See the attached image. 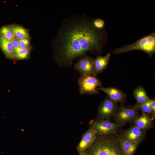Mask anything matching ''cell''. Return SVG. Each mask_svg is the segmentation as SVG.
<instances>
[{
  "label": "cell",
  "mask_w": 155,
  "mask_h": 155,
  "mask_svg": "<svg viewBox=\"0 0 155 155\" xmlns=\"http://www.w3.org/2000/svg\"><path fill=\"white\" fill-rule=\"evenodd\" d=\"M105 40L102 31L86 15H71L62 21L52 41L54 59L61 67H71L88 52H101Z\"/></svg>",
  "instance_id": "cell-1"
},
{
  "label": "cell",
  "mask_w": 155,
  "mask_h": 155,
  "mask_svg": "<svg viewBox=\"0 0 155 155\" xmlns=\"http://www.w3.org/2000/svg\"><path fill=\"white\" fill-rule=\"evenodd\" d=\"M95 139L90 147V155H124L117 133L104 135Z\"/></svg>",
  "instance_id": "cell-2"
},
{
  "label": "cell",
  "mask_w": 155,
  "mask_h": 155,
  "mask_svg": "<svg viewBox=\"0 0 155 155\" xmlns=\"http://www.w3.org/2000/svg\"><path fill=\"white\" fill-rule=\"evenodd\" d=\"M135 50L143 51L149 55L154 54L155 51V32L142 38L132 44L115 49L112 53L116 55Z\"/></svg>",
  "instance_id": "cell-3"
},
{
  "label": "cell",
  "mask_w": 155,
  "mask_h": 155,
  "mask_svg": "<svg viewBox=\"0 0 155 155\" xmlns=\"http://www.w3.org/2000/svg\"><path fill=\"white\" fill-rule=\"evenodd\" d=\"M78 84L80 93L82 94H97L99 89L102 87L100 81L96 75H81Z\"/></svg>",
  "instance_id": "cell-4"
},
{
  "label": "cell",
  "mask_w": 155,
  "mask_h": 155,
  "mask_svg": "<svg viewBox=\"0 0 155 155\" xmlns=\"http://www.w3.org/2000/svg\"><path fill=\"white\" fill-rule=\"evenodd\" d=\"M139 111L135 104L121 106L113 116L115 123L120 126L133 121L139 116Z\"/></svg>",
  "instance_id": "cell-5"
},
{
  "label": "cell",
  "mask_w": 155,
  "mask_h": 155,
  "mask_svg": "<svg viewBox=\"0 0 155 155\" xmlns=\"http://www.w3.org/2000/svg\"><path fill=\"white\" fill-rule=\"evenodd\" d=\"M119 108L116 102L107 97L99 107L98 117L101 121L106 119L109 121Z\"/></svg>",
  "instance_id": "cell-6"
},
{
  "label": "cell",
  "mask_w": 155,
  "mask_h": 155,
  "mask_svg": "<svg viewBox=\"0 0 155 155\" xmlns=\"http://www.w3.org/2000/svg\"><path fill=\"white\" fill-rule=\"evenodd\" d=\"M94 59L86 56L81 57L74 64V68L81 75H96Z\"/></svg>",
  "instance_id": "cell-7"
},
{
  "label": "cell",
  "mask_w": 155,
  "mask_h": 155,
  "mask_svg": "<svg viewBox=\"0 0 155 155\" xmlns=\"http://www.w3.org/2000/svg\"><path fill=\"white\" fill-rule=\"evenodd\" d=\"M145 135V131L134 124L129 129L123 131L119 137L125 140L139 143L144 139Z\"/></svg>",
  "instance_id": "cell-8"
},
{
  "label": "cell",
  "mask_w": 155,
  "mask_h": 155,
  "mask_svg": "<svg viewBox=\"0 0 155 155\" xmlns=\"http://www.w3.org/2000/svg\"><path fill=\"white\" fill-rule=\"evenodd\" d=\"M119 127L115 123L104 120L95 123L92 128L96 133L107 135L117 133Z\"/></svg>",
  "instance_id": "cell-9"
},
{
  "label": "cell",
  "mask_w": 155,
  "mask_h": 155,
  "mask_svg": "<svg viewBox=\"0 0 155 155\" xmlns=\"http://www.w3.org/2000/svg\"><path fill=\"white\" fill-rule=\"evenodd\" d=\"M96 138V133L92 128L89 129L83 135L78 147L79 152L90 147Z\"/></svg>",
  "instance_id": "cell-10"
},
{
  "label": "cell",
  "mask_w": 155,
  "mask_h": 155,
  "mask_svg": "<svg viewBox=\"0 0 155 155\" xmlns=\"http://www.w3.org/2000/svg\"><path fill=\"white\" fill-rule=\"evenodd\" d=\"M106 93L111 99L117 102L123 103L125 101L126 94L121 90L114 87L104 88L99 89Z\"/></svg>",
  "instance_id": "cell-11"
},
{
  "label": "cell",
  "mask_w": 155,
  "mask_h": 155,
  "mask_svg": "<svg viewBox=\"0 0 155 155\" xmlns=\"http://www.w3.org/2000/svg\"><path fill=\"white\" fill-rule=\"evenodd\" d=\"M153 119L149 114L142 112L141 115L136 118L133 121L134 124L137 127L145 131L153 127Z\"/></svg>",
  "instance_id": "cell-12"
},
{
  "label": "cell",
  "mask_w": 155,
  "mask_h": 155,
  "mask_svg": "<svg viewBox=\"0 0 155 155\" xmlns=\"http://www.w3.org/2000/svg\"><path fill=\"white\" fill-rule=\"evenodd\" d=\"M0 49L6 58L16 59V55L11 40L0 35Z\"/></svg>",
  "instance_id": "cell-13"
},
{
  "label": "cell",
  "mask_w": 155,
  "mask_h": 155,
  "mask_svg": "<svg viewBox=\"0 0 155 155\" xmlns=\"http://www.w3.org/2000/svg\"><path fill=\"white\" fill-rule=\"evenodd\" d=\"M108 53L104 56H98L94 59V64L96 74L102 72L106 68L110 58Z\"/></svg>",
  "instance_id": "cell-14"
},
{
  "label": "cell",
  "mask_w": 155,
  "mask_h": 155,
  "mask_svg": "<svg viewBox=\"0 0 155 155\" xmlns=\"http://www.w3.org/2000/svg\"><path fill=\"white\" fill-rule=\"evenodd\" d=\"M119 136L121 147L124 155H133L139 143L125 140Z\"/></svg>",
  "instance_id": "cell-15"
},
{
  "label": "cell",
  "mask_w": 155,
  "mask_h": 155,
  "mask_svg": "<svg viewBox=\"0 0 155 155\" xmlns=\"http://www.w3.org/2000/svg\"><path fill=\"white\" fill-rule=\"evenodd\" d=\"M10 26L15 38L18 40L30 38L28 31L23 27L17 24H13Z\"/></svg>",
  "instance_id": "cell-16"
},
{
  "label": "cell",
  "mask_w": 155,
  "mask_h": 155,
  "mask_svg": "<svg viewBox=\"0 0 155 155\" xmlns=\"http://www.w3.org/2000/svg\"><path fill=\"white\" fill-rule=\"evenodd\" d=\"M133 94L137 103H142L149 99L145 89L142 86L136 87L133 91Z\"/></svg>",
  "instance_id": "cell-17"
},
{
  "label": "cell",
  "mask_w": 155,
  "mask_h": 155,
  "mask_svg": "<svg viewBox=\"0 0 155 155\" xmlns=\"http://www.w3.org/2000/svg\"><path fill=\"white\" fill-rule=\"evenodd\" d=\"M0 35L11 40L15 38L10 26L8 25L3 26L1 28Z\"/></svg>",
  "instance_id": "cell-18"
},
{
  "label": "cell",
  "mask_w": 155,
  "mask_h": 155,
  "mask_svg": "<svg viewBox=\"0 0 155 155\" xmlns=\"http://www.w3.org/2000/svg\"><path fill=\"white\" fill-rule=\"evenodd\" d=\"M31 49V47L25 48H19L15 52L16 60H23L28 58Z\"/></svg>",
  "instance_id": "cell-19"
},
{
  "label": "cell",
  "mask_w": 155,
  "mask_h": 155,
  "mask_svg": "<svg viewBox=\"0 0 155 155\" xmlns=\"http://www.w3.org/2000/svg\"><path fill=\"white\" fill-rule=\"evenodd\" d=\"M149 99L142 103L140 104L137 103L135 105L139 110L141 111L142 112H144L149 115L152 113L153 114L150 106ZM153 116H154V114Z\"/></svg>",
  "instance_id": "cell-20"
},
{
  "label": "cell",
  "mask_w": 155,
  "mask_h": 155,
  "mask_svg": "<svg viewBox=\"0 0 155 155\" xmlns=\"http://www.w3.org/2000/svg\"><path fill=\"white\" fill-rule=\"evenodd\" d=\"M94 26L96 29L100 30L102 29L105 25L104 21L100 19H96L92 21Z\"/></svg>",
  "instance_id": "cell-21"
},
{
  "label": "cell",
  "mask_w": 155,
  "mask_h": 155,
  "mask_svg": "<svg viewBox=\"0 0 155 155\" xmlns=\"http://www.w3.org/2000/svg\"><path fill=\"white\" fill-rule=\"evenodd\" d=\"M18 40L20 48H25L31 47L30 39H24Z\"/></svg>",
  "instance_id": "cell-22"
},
{
  "label": "cell",
  "mask_w": 155,
  "mask_h": 155,
  "mask_svg": "<svg viewBox=\"0 0 155 155\" xmlns=\"http://www.w3.org/2000/svg\"><path fill=\"white\" fill-rule=\"evenodd\" d=\"M11 41L15 53L16 51L20 48L19 43L18 40L15 38Z\"/></svg>",
  "instance_id": "cell-23"
},
{
  "label": "cell",
  "mask_w": 155,
  "mask_h": 155,
  "mask_svg": "<svg viewBox=\"0 0 155 155\" xmlns=\"http://www.w3.org/2000/svg\"><path fill=\"white\" fill-rule=\"evenodd\" d=\"M149 102L152 111L154 115L155 113V100H154L149 99Z\"/></svg>",
  "instance_id": "cell-24"
},
{
  "label": "cell",
  "mask_w": 155,
  "mask_h": 155,
  "mask_svg": "<svg viewBox=\"0 0 155 155\" xmlns=\"http://www.w3.org/2000/svg\"><path fill=\"white\" fill-rule=\"evenodd\" d=\"M79 155H90L89 153L85 150L80 152Z\"/></svg>",
  "instance_id": "cell-25"
}]
</instances>
